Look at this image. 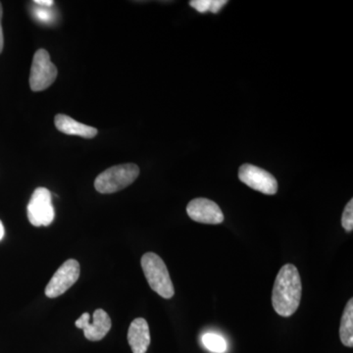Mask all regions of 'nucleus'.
I'll use <instances>...</instances> for the list:
<instances>
[{
  "label": "nucleus",
  "mask_w": 353,
  "mask_h": 353,
  "mask_svg": "<svg viewBox=\"0 0 353 353\" xmlns=\"http://www.w3.org/2000/svg\"><path fill=\"white\" fill-rule=\"evenodd\" d=\"M139 175L138 165L127 163L110 167L94 181V188L101 194H114L129 187Z\"/></svg>",
  "instance_id": "7ed1b4c3"
},
{
  "label": "nucleus",
  "mask_w": 353,
  "mask_h": 353,
  "mask_svg": "<svg viewBox=\"0 0 353 353\" xmlns=\"http://www.w3.org/2000/svg\"><path fill=\"white\" fill-rule=\"evenodd\" d=\"M77 328L82 329L85 339L90 341H99L110 331L112 323L110 317L103 309H97L90 323V313H83L75 323Z\"/></svg>",
  "instance_id": "6e6552de"
},
{
  "label": "nucleus",
  "mask_w": 353,
  "mask_h": 353,
  "mask_svg": "<svg viewBox=\"0 0 353 353\" xmlns=\"http://www.w3.org/2000/svg\"><path fill=\"white\" fill-rule=\"evenodd\" d=\"M187 213L190 219L201 224L218 225L224 222V214L216 202L208 199H196L188 204Z\"/></svg>",
  "instance_id": "1a4fd4ad"
},
{
  "label": "nucleus",
  "mask_w": 353,
  "mask_h": 353,
  "mask_svg": "<svg viewBox=\"0 0 353 353\" xmlns=\"http://www.w3.org/2000/svg\"><path fill=\"white\" fill-rule=\"evenodd\" d=\"M341 225L345 231L352 232L353 230V199H350V202L345 206L343 210V217H341Z\"/></svg>",
  "instance_id": "2eb2a0df"
},
{
  "label": "nucleus",
  "mask_w": 353,
  "mask_h": 353,
  "mask_svg": "<svg viewBox=\"0 0 353 353\" xmlns=\"http://www.w3.org/2000/svg\"><path fill=\"white\" fill-rule=\"evenodd\" d=\"M27 213L28 219L32 226H50L55 217L50 190L46 188L34 190L28 204Z\"/></svg>",
  "instance_id": "39448f33"
},
{
  "label": "nucleus",
  "mask_w": 353,
  "mask_h": 353,
  "mask_svg": "<svg viewBox=\"0 0 353 353\" xmlns=\"http://www.w3.org/2000/svg\"><path fill=\"white\" fill-rule=\"evenodd\" d=\"M34 3L38 4V6H53L54 1H52V0H34Z\"/></svg>",
  "instance_id": "f3484780"
},
{
  "label": "nucleus",
  "mask_w": 353,
  "mask_h": 353,
  "mask_svg": "<svg viewBox=\"0 0 353 353\" xmlns=\"http://www.w3.org/2000/svg\"><path fill=\"white\" fill-rule=\"evenodd\" d=\"M340 339L343 345L353 347V299H350L341 316Z\"/></svg>",
  "instance_id": "f8f14e48"
},
{
  "label": "nucleus",
  "mask_w": 353,
  "mask_h": 353,
  "mask_svg": "<svg viewBox=\"0 0 353 353\" xmlns=\"http://www.w3.org/2000/svg\"><path fill=\"white\" fill-rule=\"evenodd\" d=\"M227 0H192L190 6L199 13H218L226 4Z\"/></svg>",
  "instance_id": "ddd939ff"
},
{
  "label": "nucleus",
  "mask_w": 353,
  "mask_h": 353,
  "mask_svg": "<svg viewBox=\"0 0 353 353\" xmlns=\"http://www.w3.org/2000/svg\"><path fill=\"white\" fill-rule=\"evenodd\" d=\"M2 15H3V10H2V4L0 2V53L3 50L4 46L3 30H2L1 25Z\"/></svg>",
  "instance_id": "dca6fc26"
},
{
  "label": "nucleus",
  "mask_w": 353,
  "mask_h": 353,
  "mask_svg": "<svg viewBox=\"0 0 353 353\" xmlns=\"http://www.w3.org/2000/svg\"><path fill=\"white\" fill-rule=\"evenodd\" d=\"M239 179L248 187L261 194L273 196L278 192V182L275 176L254 165L243 164L241 166Z\"/></svg>",
  "instance_id": "0eeeda50"
},
{
  "label": "nucleus",
  "mask_w": 353,
  "mask_h": 353,
  "mask_svg": "<svg viewBox=\"0 0 353 353\" xmlns=\"http://www.w3.org/2000/svg\"><path fill=\"white\" fill-rule=\"evenodd\" d=\"M54 124L58 131L63 132L65 134H70V136L92 139L99 134V131L95 128L78 122L65 114H57L55 116Z\"/></svg>",
  "instance_id": "9b49d317"
},
{
  "label": "nucleus",
  "mask_w": 353,
  "mask_h": 353,
  "mask_svg": "<svg viewBox=\"0 0 353 353\" xmlns=\"http://www.w3.org/2000/svg\"><path fill=\"white\" fill-rule=\"evenodd\" d=\"M4 234H6V230H4L3 224H2L1 220H0V241L4 238Z\"/></svg>",
  "instance_id": "a211bd4d"
},
{
  "label": "nucleus",
  "mask_w": 353,
  "mask_h": 353,
  "mask_svg": "<svg viewBox=\"0 0 353 353\" xmlns=\"http://www.w3.org/2000/svg\"><path fill=\"white\" fill-rule=\"evenodd\" d=\"M57 68L51 62L50 53L39 50L32 58L30 87L34 92H43L50 88L57 78Z\"/></svg>",
  "instance_id": "20e7f679"
},
{
  "label": "nucleus",
  "mask_w": 353,
  "mask_h": 353,
  "mask_svg": "<svg viewBox=\"0 0 353 353\" xmlns=\"http://www.w3.org/2000/svg\"><path fill=\"white\" fill-rule=\"evenodd\" d=\"M141 267L152 290L163 299H172L175 294V289L161 257L153 252L145 253L141 257Z\"/></svg>",
  "instance_id": "f03ea898"
},
{
  "label": "nucleus",
  "mask_w": 353,
  "mask_h": 353,
  "mask_svg": "<svg viewBox=\"0 0 353 353\" xmlns=\"http://www.w3.org/2000/svg\"><path fill=\"white\" fill-rule=\"evenodd\" d=\"M303 294L301 275L294 265L285 264L279 271L272 292V304L277 314L290 317L296 312Z\"/></svg>",
  "instance_id": "f257e3e1"
},
{
  "label": "nucleus",
  "mask_w": 353,
  "mask_h": 353,
  "mask_svg": "<svg viewBox=\"0 0 353 353\" xmlns=\"http://www.w3.org/2000/svg\"><path fill=\"white\" fill-rule=\"evenodd\" d=\"M202 343L204 347L214 353H224L227 350V343L223 336L217 334H205L202 336Z\"/></svg>",
  "instance_id": "4468645a"
},
{
  "label": "nucleus",
  "mask_w": 353,
  "mask_h": 353,
  "mask_svg": "<svg viewBox=\"0 0 353 353\" xmlns=\"http://www.w3.org/2000/svg\"><path fill=\"white\" fill-rule=\"evenodd\" d=\"M80 277V264L75 259L65 261L55 272L46 288V296L55 299L62 296Z\"/></svg>",
  "instance_id": "423d86ee"
},
{
  "label": "nucleus",
  "mask_w": 353,
  "mask_h": 353,
  "mask_svg": "<svg viewBox=\"0 0 353 353\" xmlns=\"http://www.w3.org/2000/svg\"><path fill=\"white\" fill-rule=\"evenodd\" d=\"M128 341L132 353H146L150 345V332L148 322L143 318H137L130 325Z\"/></svg>",
  "instance_id": "9d476101"
}]
</instances>
